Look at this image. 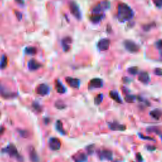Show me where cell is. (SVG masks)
Wrapping results in <instances>:
<instances>
[{"instance_id": "7c38bea8", "label": "cell", "mask_w": 162, "mask_h": 162, "mask_svg": "<svg viewBox=\"0 0 162 162\" xmlns=\"http://www.w3.org/2000/svg\"><path fill=\"white\" fill-rule=\"evenodd\" d=\"M103 86V81L100 78H94L89 82L90 88H101Z\"/></svg>"}, {"instance_id": "d6986e66", "label": "cell", "mask_w": 162, "mask_h": 162, "mask_svg": "<svg viewBox=\"0 0 162 162\" xmlns=\"http://www.w3.org/2000/svg\"><path fill=\"white\" fill-rule=\"evenodd\" d=\"M109 95L110 96V98H112L113 100H114L115 102H117L118 103H122V100L120 98V96H119L118 93L115 91H111L109 93Z\"/></svg>"}, {"instance_id": "4316f807", "label": "cell", "mask_w": 162, "mask_h": 162, "mask_svg": "<svg viewBox=\"0 0 162 162\" xmlns=\"http://www.w3.org/2000/svg\"><path fill=\"white\" fill-rule=\"evenodd\" d=\"M55 106H56V107L59 110H63L66 107V105H65V103L62 101L58 100L56 103H55Z\"/></svg>"}, {"instance_id": "836d02e7", "label": "cell", "mask_w": 162, "mask_h": 162, "mask_svg": "<svg viewBox=\"0 0 162 162\" xmlns=\"http://www.w3.org/2000/svg\"><path fill=\"white\" fill-rule=\"evenodd\" d=\"M155 6L158 8H162V0H153Z\"/></svg>"}, {"instance_id": "f35d334b", "label": "cell", "mask_w": 162, "mask_h": 162, "mask_svg": "<svg viewBox=\"0 0 162 162\" xmlns=\"http://www.w3.org/2000/svg\"><path fill=\"white\" fill-rule=\"evenodd\" d=\"M5 131V128L4 127H0V137H1Z\"/></svg>"}, {"instance_id": "ab89813d", "label": "cell", "mask_w": 162, "mask_h": 162, "mask_svg": "<svg viewBox=\"0 0 162 162\" xmlns=\"http://www.w3.org/2000/svg\"><path fill=\"white\" fill-rule=\"evenodd\" d=\"M136 157H137V160H138L139 161H140V162L142 161V156H141V155L140 153H138V154H137Z\"/></svg>"}, {"instance_id": "7402d4cb", "label": "cell", "mask_w": 162, "mask_h": 162, "mask_svg": "<svg viewBox=\"0 0 162 162\" xmlns=\"http://www.w3.org/2000/svg\"><path fill=\"white\" fill-rule=\"evenodd\" d=\"M103 17L104 16L103 13H101V14H92L90 18V19L93 23L97 24V23H99L103 19Z\"/></svg>"}, {"instance_id": "ffe728a7", "label": "cell", "mask_w": 162, "mask_h": 162, "mask_svg": "<svg viewBox=\"0 0 162 162\" xmlns=\"http://www.w3.org/2000/svg\"><path fill=\"white\" fill-rule=\"evenodd\" d=\"M55 87H56L57 91L60 94H63L66 92V88L65 87L62 83L60 81H57L56 84H55Z\"/></svg>"}, {"instance_id": "b9f144b4", "label": "cell", "mask_w": 162, "mask_h": 162, "mask_svg": "<svg viewBox=\"0 0 162 162\" xmlns=\"http://www.w3.org/2000/svg\"><path fill=\"white\" fill-rule=\"evenodd\" d=\"M16 1H17L18 3H23V1H22V0H16Z\"/></svg>"}, {"instance_id": "9a60e30c", "label": "cell", "mask_w": 162, "mask_h": 162, "mask_svg": "<svg viewBox=\"0 0 162 162\" xmlns=\"http://www.w3.org/2000/svg\"><path fill=\"white\" fill-rule=\"evenodd\" d=\"M100 156L101 159H106L107 160H112L113 158V153H112V152L110 150H104L100 152Z\"/></svg>"}, {"instance_id": "6da1fadb", "label": "cell", "mask_w": 162, "mask_h": 162, "mask_svg": "<svg viewBox=\"0 0 162 162\" xmlns=\"http://www.w3.org/2000/svg\"><path fill=\"white\" fill-rule=\"evenodd\" d=\"M134 12L126 3H120L117 8V17L120 22H124L131 20L134 17Z\"/></svg>"}, {"instance_id": "1f68e13d", "label": "cell", "mask_w": 162, "mask_h": 162, "mask_svg": "<svg viewBox=\"0 0 162 162\" xmlns=\"http://www.w3.org/2000/svg\"><path fill=\"white\" fill-rule=\"evenodd\" d=\"M156 48H158L161 54H162V40H159L156 43Z\"/></svg>"}, {"instance_id": "cb8c5ba5", "label": "cell", "mask_w": 162, "mask_h": 162, "mask_svg": "<svg viewBox=\"0 0 162 162\" xmlns=\"http://www.w3.org/2000/svg\"><path fill=\"white\" fill-rule=\"evenodd\" d=\"M8 65V58L6 55H3L1 60H0V68L1 69H4Z\"/></svg>"}, {"instance_id": "603a6c76", "label": "cell", "mask_w": 162, "mask_h": 162, "mask_svg": "<svg viewBox=\"0 0 162 162\" xmlns=\"http://www.w3.org/2000/svg\"><path fill=\"white\" fill-rule=\"evenodd\" d=\"M56 129L58 132H59L60 134H62V135H65V131H64L63 127V123L60 121V120H58L56 123Z\"/></svg>"}, {"instance_id": "ac0fdd59", "label": "cell", "mask_w": 162, "mask_h": 162, "mask_svg": "<svg viewBox=\"0 0 162 162\" xmlns=\"http://www.w3.org/2000/svg\"><path fill=\"white\" fill-rule=\"evenodd\" d=\"M29 157L32 162H39V158L34 147H31L29 150Z\"/></svg>"}, {"instance_id": "277c9868", "label": "cell", "mask_w": 162, "mask_h": 162, "mask_svg": "<svg viewBox=\"0 0 162 162\" xmlns=\"http://www.w3.org/2000/svg\"><path fill=\"white\" fill-rule=\"evenodd\" d=\"M69 8H70V13L72 15L77 18V20H81L82 18V13L79 8V7L75 1H71L69 4Z\"/></svg>"}, {"instance_id": "4fadbf2b", "label": "cell", "mask_w": 162, "mask_h": 162, "mask_svg": "<svg viewBox=\"0 0 162 162\" xmlns=\"http://www.w3.org/2000/svg\"><path fill=\"white\" fill-rule=\"evenodd\" d=\"M72 42V40L70 37H66V38H65L64 39H62V46L64 52H68V51L70 50Z\"/></svg>"}, {"instance_id": "d590c367", "label": "cell", "mask_w": 162, "mask_h": 162, "mask_svg": "<svg viewBox=\"0 0 162 162\" xmlns=\"http://www.w3.org/2000/svg\"><path fill=\"white\" fill-rule=\"evenodd\" d=\"M155 73L156 76H162V68H157L155 70Z\"/></svg>"}, {"instance_id": "8992f818", "label": "cell", "mask_w": 162, "mask_h": 162, "mask_svg": "<svg viewBox=\"0 0 162 162\" xmlns=\"http://www.w3.org/2000/svg\"><path fill=\"white\" fill-rule=\"evenodd\" d=\"M0 95L5 99L13 98L17 96L16 93L8 89L1 82H0Z\"/></svg>"}, {"instance_id": "e0dca14e", "label": "cell", "mask_w": 162, "mask_h": 162, "mask_svg": "<svg viewBox=\"0 0 162 162\" xmlns=\"http://www.w3.org/2000/svg\"><path fill=\"white\" fill-rule=\"evenodd\" d=\"M73 160L75 162H86L87 156L83 153H78L73 156Z\"/></svg>"}, {"instance_id": "7bdbcfd3", "label": "cell", "mask_w": 162, "mask_h": 162, "mask_svg": "<svg viewBox=\"0 0 162 162\" xmlns=\"http://www.w3.org/2000/svg\"><path fill=\"white\" fill-rule=\"evenodd\" d=\"M160 138H161V140L162 141V134H161V135H160Z\"/></svg>"}, {"instance_id": "5bb4252c", "label": "cell", "mask_w": 162, "mask_h": 162, "mask_svg": "<svg viewBox=\"0 0 162 162\" xmlns=\"http://www.w3.org/2000/svg\"><path fill=\"white\" fill-rule=\"evenodd\" d=\"M41 63H39L38 62H37L34 59H32L29 60V62H28V68L29 69V70L31 71H35L38 70L39 68H41Z\"/></svg>"}, {"instance_id": "484cf974", "label": "cell", "mask_w": 162, "mask_h": 162, "mask_svg": "<svg viewBox=\"0 0 162 162\" xmlns=\"http://www.w3.org/2000/svg\"><path fill=\"white\" fill-rule=\"evenodd\" d=\"M135 100H136V97L131 94H128L125 97V101H126L127 103H134Z\"/></svg>"}, {"instance_id": "e575fe53", "label": "cell", "mask_w": 162, "mask_h": 162, "mask_svg": "<svg viewBox=\"0 0 162 162\" xmlns=\"http://www.w3.org/2000/svg\"><path fill=\"white\" fill-rule=\"evenodd\" d=\"M139 136L142 139H146V140H150V141H155L153 138L150 137H147V136H142L141 134H139Z\"/></svg>"}, {"instance_id": "74e56055", "label": "cell", "mask_w": 162, "mask_h": 162, "mask_svg": "<svg viewBox=\"0 0 162 162\" xmlns=\"http://www.w3.org/2000/svg\"><path fill=\"white\" fill-rule=\"evenodd\" d=\"M87 152H88V153L89 155L92 154V153H93V146H89L87 147Z\"/></svg>"}, {"instance_id": "d4e9b609", "label": "cell", "mask_w": 162, "mask_h": 162, "mask_svg": "<svg viewBox=\"0 0 162 162\" xmlns=\"http://www.w3.org/2000/svg\"><path fill=\"white\" fill-rule=\"evenodd\" d=\"M25 53L29 55H34L37 53V49L32 46H29L25 49Z\"/></svg>"}, {"instance_id": "2e32d148", "label": "cell", "mask_w": 162, "mask_h": 162, "mask_svg": "<svg viewBox=\"0 0 162 162\" xmlns=\"http://www.w3.org/2000/svg\"><path fill=\"white\" fill-rule=\"evenodd\" d=\"M138 79L143 84H147L150 81L149 74L146 72H141L138 77Z\"/></svg>"}, {"instance_id": "8d00e7d4", "label": "cell", "mask_w": 162, "mask_h": 162, "mask_svg": "<svg viewBox=\"0 0 162 162\" xmlns=\"http://www.w3.org/2000/svg\"><path fill=\"white\" fill-rule=\"evenodd\" d=\"M15 15L17 18V19L18 20H20L22 18V13L19 12H18V11H15Z\"/></svg>"}, {"instance_id": "ba28073f", "label": "cell", "mask_w": 162, "mask_h": 162, "mask_svg": "<svg viewBox=\"0 0 162 162\" xmlns=\"http://www.w3.org/2000/svg\"><path fill=\"white\" fill-rule=\"evenodd\" d=\"M36 92L39 95L44 96L49 93V87L46 84H41L36 88Z\"/></svg>"}, {"instance_id": "4dcf8cb0", "label": "cell", "mask_w": 162, "mask_h": 162, "mask_svg": "<svg viewBox=\"0 0 162 162\" xmlns=\"http://www.w3.org/2000/svg\"><path fill=\"white\" fill-rule=\"evenodd\" d=\"M32 106H33L34 109L36 111V112H41V110H42V107H41V106L37 102H34L33 104H32Z\"/></svg>"}, {"instance_id": "52a82bcc", "label": "cell", "mask_w": 162, "mask_h": 162, "mask_svg": "<svg viewBox=\"0 0 162 162\" xmlns=\"http://www.w3.org/2000/svg\"><path fill=\"white\" fill-rule=\"evenodd\" d=\"M48 145L52 151H58L61 148L62 143L58 138L52 137L49 139Z\"/></svg>"}, {"instance_id": "ee69618b", "label": "cell", "mask_w": 162, "mask_h": 162, "mask_svg": "<svg viewBox=\"0 0 162 162\" xmlns=\"http://www.w3.org/2000/svg\"><path fill=\"white\" fill-rule=\"evenodd\" d=\"M0 115H1V113H0Z\"/></svg>"}, {"instance_id": "3957f363", "label": "cell", "mask_w": 162, "mask_h": 162, "mask_svg": "<svg viewBox=\"0 0 162 162\" xmlns=\"http://www.w3.org/2000/svg\"><path fill=\"white\" fill-rule=\"evenodd\" d=\"M110 7V3L108 1H107V0L101 1L93 8L92 14H101L103 11L108 10Z\"/></svg>"}, {"instance_id": "5b68a950", "label": "cell", "mask_w": 162, "mask_h": 162, "mask_svg": "<svg viewBox=\"0 0 162 162\" xmlns=\"http://www.w3.org/2000/svg\"><path fill=\"white\" fill-rule=\"evenodd\" d=\"M124 47L126 48L129 52L134 53H137L139 50V46H138L135 42L131 41V40H126L124 41L123 43Z\"/></svg>"}, {"instance_id": "f1b7e54d", "label": "cell", "mask_w": 162, "mask_h": 162, "mask_svg": "<svg viewBox=\"0 0 162 162\" xmlns=\"http://www.w3.org/2000/svg\"><path fill=\"white\" fill-rule=\"evenodd\" d=\"M18 132L19 133L20 136H21L22 137L27 138L29 136V132L26 130H20L19 129V130H18Z\"/></svg>"}, {"instance_id": "30bf717a", "label": "cell", "mask_w": 162, "mask_h": 162, "mask_svg": "<svg viewBox=\"0 0 162 162\" xmlns=\"http://www.w3.org/2000/svg\"><path fill=\"white\" fill-rule=\"evenodd\" d=\"M108 127L110 129V130L115 131H124L126 130V126L122 124H120L116 122H110L108 123Z\"/></svg>"}, {"instance_id": "9c48e42d", "label": "cell", "mask_w": 162, "mask_h": 162, "mask_svg": "<svg viewBox=\"0 0 162 162\" xmlns=\"http://www.w3.org/2000/svg\"><path fill=\"white\" fill-rule=\"evenodd\" d=\"M65 81L72 88L78 89L80 87V81L76 78L67 77L65 78Z\"/></svg>"}, {"instance_id": "7a4b0ae2", "label": "cell", "mask_w": 162, "mask_h": 162, "mask_svg": "<svg viewBox=\"0 0 162 162\" xmlns=\"http://www.w3.org/2000/svg\"><path fill=\"white\" fill-rule=\"evenodd\" d=\"M1 151L4 153L8 154L9 156L12 157V158H16L19 162H22L24 161V158H23V157L19 154L16 146L15 145H13V144L8 145L5 147L3 148Z\"/></svg>"}, {"instance_id": "60d3db41", "label": "cell", "mask_w": 162, "mask_h": 162, "mask_svg": "<svg viewBox=\"0 0 162 162\" xmlns=\"http://www.w3.org/2000/svg\"><path fill=\"white\" fill-rule=\"evenodd\" d=\"M155 149H156V147L154 146H150L147 147V150L149 151H154V150H155Z\"/></svg>"}, {"instance_id": "f546056e", "label": "cell", "mask_w": 162, "mask_h": 162, "mask_svg": "<svg viewBox=\"0 0 162 162\" xmlns=\"http://www.w3.org/2000/svg\"><path fill=\"white\" fill-rule=\"evenodd\" d=\"M138 68L136 67H132L129 68L128 69V72H129V73L131 74V75H136V74L138 73Z\"/></svg>"}, {"instance_id": "d6a6232c", "label": "cell", "mask_w": 162, "mask_h": 162, "mask_svg": "<svg viewBox=\"0 0 162 162\" xmlns=\"http://www.w3.org/2000/svg\"><path fill=\"white\" fill-rule=\"evenodd\" d=\"M147 131L148 132H155V133H159V129L156 127H149L147 128Z\"/></svg>"}, {"instance_id": "83f0119b", "label": "cell", "mask_w": 162, "mask_h": 162, "mask_svg": "<svg viewBox=\"0 0 162 162\" xmlns=\"http://www.w3.org/2000/svg\"><path fill=\"white\" fill-rule=\"evenodd\" d=\"M103 95L102 94H100L98 96H97L95 99H94V103L96 105H100V103L103 101Z\"/></svg>"}, {"instance_id": "44dd1931", "label": "cell", "mask_w": 162, "mask_h": 162, "mask_svg": "<svg viewBox=\"0 0 162 162\" xmlns=\"http://www.w3.org/2000/svg\"><path fill=\"white\" fill-rule=\"evenodd\" d=\"M150 116L153 118L155 120H159L161 116L162 113L161 111L158 109H155L154 110H152L150 113Z\"/></svg>"}, {"instance_id": "8fae6325", "label": "cell", "mask_w": 162, "mask_h": 162, "mask_svg": "<svg viewBox=\"0 0 162 162\" xmlns=\"http://www.w3.org/2000/svg\"><path fill=\"white\" fill-rule=\"evenodd\" d=\"M110 41L108 39H101L98 43V48L101 51H106L110 48Z\"/></svg>"}]
</instances>
